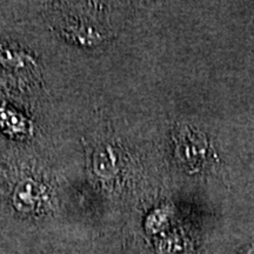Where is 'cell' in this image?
<instances>
[{"mask_svg": "<svg viewBox=\"0 0 254 254\" xmlns=\"http://www.w3.org/2000/svg\"><path fill=\"white\" fill-rule=\"evenodd\" d=\"M207 141L205 135L190 128H185L177 140V153L183 163L196 167L205 161Z\"/></svg>", "mask_w": 254, "mask_h": 254, "instance_id": "6da1fadb", "label": "cell"}, {"mask_svg": "<svg viewBox=\"0 0 254 254\" xmlns=\"http://www.w3.org/2000/svg\"><path fill=\"white\" fill-rule=\"evenodd\" d=\"M41 192L36 183L32 180L21 182L14 190L13 205L20 212L30 213L33 212L39 205Z\"/></svg>", "mask_w": 254, "mask_h": 254, "instance_id": "7a4b0ae2", "label": "cell"}, {"mask_svg": "<svg viewBox=\"0 0 254 254\" xmlns=\"http://www.w3.org/2000/svg\"><path fill=\"white\" fill-rule=\"evenodd\" d=\"M95 171L99 176H111L113 171L116 170L117 157L112 147L106 146L104 148H99V151L95 153Z\"/></svg>", "mask_w": 254, "mask_h": 254, "instance_id": "3957f363", "label": "cell"}, {"mask_svg": "<svg viewBox=\"0 0 254 254\" xmlns=\"http://www.w3.org/2000/svg\"><path fill=\"white\" fill-rule=\"evenodd\" d=\"M241 254H254V243L245 251V252H243Z\"/></svg>", "mask_w": 254, "mask_h": 254, "instance_id": "277c9868", "label": "cell"}]
</instances>
